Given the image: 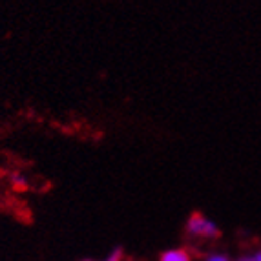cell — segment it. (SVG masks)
<instances>
[{
    "label": "cell",
    "mask_w": 261,
    "mask_h": 261,
    "mask_svg": "<svg viewBox=\"0 0 261 261\" xmlns=\"http://www.w3.org/2000/svg\"><path fill=\"white\" fill-rule=\"evenodd\" d=\"M238 261H254V259H252V257H240Z\"/></svg>",
    "instance_id": "8992f818"
},
{
    "label": "cell",
    "mask_w": 261,
    "mask_h": 261,
    "mask_svg": "<svg viewBox=\"0 0 261 261\" xmlns=\"http://www.w3.org/2000/svg\"><path fill=\"white\" fill-rule=\"evenodd\" d=\"M206 261H230V259L226 256H223V254H214V256L206 257Z\"/></svg>",
    "instance_id": "277c9868"
},
{
    "label": "cell",
    "mask_w": 261,
    "mask_h": 261,
    "mask_svg": "<svg viewBox=\"0 0 261 261\" xmlns=\"http://www.w3.org/2000/svg\"><path fill=\"white\" fill-rule=\"evenodd\" d=\"M187 230H188V234L197 236V238H218L219 236L218 225L212 223L208 218H205V216L199 212H194L190 218H188Z\"/></svg>",
    "instance_id": "6da1fadb"
},
{
    "label": "cell",
    "mask_w": 261,
    "mask_h": 261,
    "mask_svg": "<svg viewBox=\"0 0 261 261\" xmlns=\"http://www.w3.org/2000/svg\"><path fill=\"white\" fill-rule=\"evenodd\" d=\"M121 259H122V250H121V248H115V250H113V252L106 257V261H121Z\"/></svg>",
    "instance_id": "3957f363"
},
{
    "label": "cell",
    "mask_w": 261,
    "mask_h": 261,
    "mask_svg": "<svg viewBox=\"0 0 261 261\" xmlns=\"http://www.w3.org/2000/svg\"><path fill=\"white\" fill-rule=\"evenodd\" d=\"M190 254L183 248H174V250H166L159 256V261H190Z\"/></svg>",
    "instance_id": "7a4b0ae2"
},
{
    "label": "cell",
    "mask_w": 261,
    "mask_h": 261,
    "mask_svg": "<svg viewBox=\"0 0 261 261\" xmlns=\"http://www.w3.org/2000/svg\"><path fill=\"white\" fill-rule=\"evenodd\" d=\"M252 259H254V261H261V250H257V252L254 254Z\"/></svg>",
    "instance_id": "5b68a950"
}]
</instances>
